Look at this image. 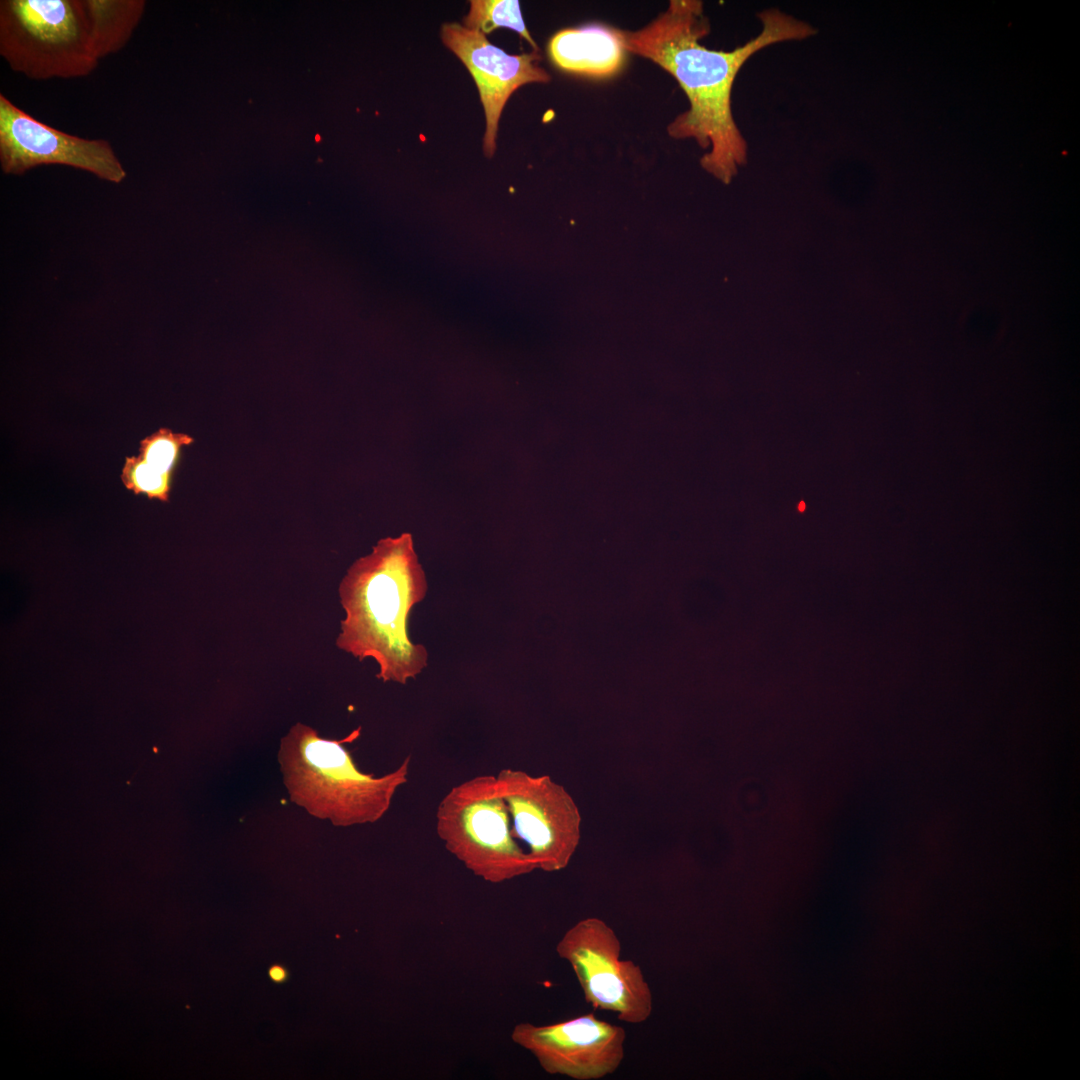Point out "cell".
Returning a JSON list of instances; mask_svg holds the SVG:
<instances>
[{"label":"cell","mask_w":1080,"mask_h":1080,"mask_svg":"<svg viewBox=\"0 0 1080 1080\" xmlns=\"http://www.w3.org/2000/svg\"><path fill=\"white\" fill-rule=\"evenodd\" d=\"M269 975L272 980L280 982L286 977L285 970L279 966H274L270 969Z\"/></svg>","instance_id":"14"},{"label":"cell","mask_w":1080,"mask_h":1080,"mask_svg":"<svg viewBox=\"0 0 1080 1080\" xmlns=\"http://www.w3.org/2000/svg\"><path fill=\"white\" fill-rule=\"evenodd\" d=\"M185 434L160 428L140 441L139 454L126 456L121 481L135 495L169 502L173 474L181 450L193 443Z\"/></svg>","instance_id":"12"},{"label":"cell","mask_w":1080,"mask_h":1080,"mask_svg":"<svg viewBox=\"0 0 1080 1080\" xmlns=\"http://www.w3.org/2000/svg\"><path fill=\"white\" fill-rule=\"evenodd\" d=\"M441 38L476 82L486 117L483 150L491 157L496 149L498 121L508 98L520 86L545 83L550 76L538 65V52L509 55L491 44L482 32L458 23L444 24Z\"/></svg>","instance_id":"10"},{"label":"cell","mask_w":1080,"mask_h":1080,"mask_svg":"<svg viewBox=\"0 0 1080 1080\" xmlns=\"http://www.w3.org/2000/svg\"><path fill=\"white\" fill-rule=\"evenodd\" d=\"M88 3L13 0L2 3L1 53L35 77L85 74L99 57Z\"/></svg>","instance_id":"5"},{"label":"cell","mask_w":1080,"mask_h":1080,"mask_svg":"<svg viewBox=\"0 0 1080 1080\" xmlns=\"http://www.w3.org/2000/svg\"><path fill=\"white\" fill-rule=\"evenodd\" d=\"M436 832L446 850L486 882L503 883L537 869L514 835L495 775L453 786L438 804Z\"/></svg>","instance_id":"4"},{"label":"cell","mask_w":1080,"mask_h":1080,"mask_svg":"<svg viewBox=\"0 0 1080 1080\" xmlns=\"http://www.w3.org/2000/svg\"><path fill=\"white\" fill-rule=\"evenodd\" d=\"M426 592L411 534L379 540L340 582L345 618L337 647L359 660L373 658L383 682L405 684L415 678L426 667L428 654L424 646L411 642L408 618Z\"/></svg>","instance_id":"2"},{"label":"cell","mask_w":1080,"mask_h":1080,"mask_svg":"<svg viewBox=\"0 0 1080 1080\" xmlns=\"http://www.w3.org/2000/svg\"><path fill=\"white\" fill-rule=\"evenodd\" d=\"M625 53L620 30L602 25L562 29L548 44L549 57L557 67L599 78L615 75Z\"/></svg>","instance_id":"11"},{"label":"cell","mask_w":1080,"mask_h":1080,"mask_svg":"<svg viewBox=\"0 0 1080 1080\" xmlns=\"http://www.w3.org/2000/svg\"><path fill=\"white\" fill-rule=\"evenodd\" d=\"M0 160L6 173H23L39 165L62 164L112 181L126 173L110 144L56 130L25 113L0 95Z\"/></svg>","instance_id":"9"},{"label":"cell","mask_w":1080,"mask_h":1080,"mask_svg":"<svg viewBox=\"0 0 1080 1080\" xmlns=\"http://www.w3.org/2000/svg\"><path fill=\"white\" fill-rule=\"evenodd\" d=\"M511 1040L550 1075L599 1080L622 1064L626 1032L588 1013L547 1025L520 1022L512 1029Z\"/></svg>","instance_id":"8"},{"label":"cell","mask_w":1080,"mask_h":1080,"mask_svg":"<svg viewBox=\"0 0 1080 1080\" xmlns=\"http://www.w3.org/2000/svg\"><path fill=\"white\" fill-rule=\"evenodd\" d=\"M360 732L357 728L335 740L301 722L289 729L281 738L277 760L293 804L335 827L372 824L383 818L398 789L408 781L411 757L382 776L364 773L345 747Z\"/></svg>","instance_id":"3"},{"label":"cell","mask_w":1080,"mask_h":1080,"mask_svg":"<svg viewBox=\"0 0 1080 1080\" xmlns=\"http://www.w3.org/2000/svg\"><path fill=\"white\" fill-rule=\"evenodd\" d=\"M464 25L484 35L498 27L512 29L538 52V46L524 24L517 0H472L470 11L464 18Z\"/></svg>","instance_id":"13"},{"label":"cell","mask_w":1080,"mask_h":1080,"mask_svg":"<svg viewBox=\"0 0 1080 1080\" xmlns=\"http://www.w3.org/2000/svg\"><path fill=\"white\" fill-rule=\"evenodd\" d=\"M514 835L526 845L537 869H565L581 838V814L566 789L547 775L502 769L496 775Z\"/></svg>","instance_id":"7"},{"label":"cell","mask_w":1080,"mask_h":1080,"mask_svg":"<svg viewBox=\"0 0 1080 1080\" xmlns=\"http://www.w3.org/2000/svg\"><path fill=\"white\" fill-rule=\"evenodd\" d=\"M760 33L730 51L700 43L710 23L699 0H672L667 10L636 31H623L626 52L647 58L670 73L689 101V109L668 126L674 139H693L706 153L701 166L728 183L745 165L748 146L732 113L734 80L747 60L770 45L802 40L816 33L809 23L778 9L758 14Z\"/></svg>","instance_id":"1"},{"label":"cell","mask_w":1080,"mask_h":1080,"mask_svg":"<svg viewBox=\"0 0 1080 1080\" xmlns=\"http://www.w3.org/2000/svg\"><path fill=\"white\" fill-rule=\"evenodd\" d=\"M557 955L568 962L585 1001L594 1009L611 1012L620 1021L640 1024L653 1011V996L642 969L622 960L621 942L603 919L585 917L562 935Z\"/></svg>","instance_id":"6"}]
</instances>
